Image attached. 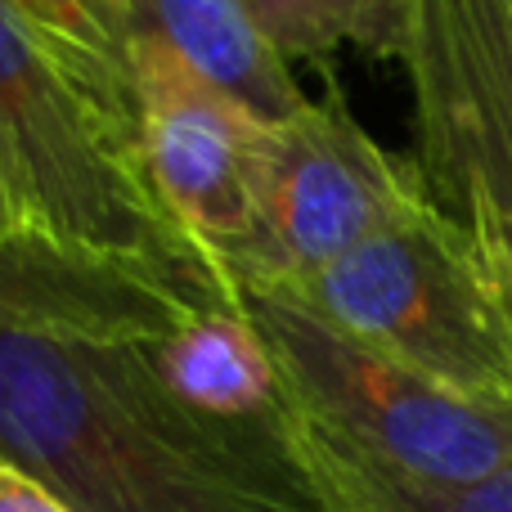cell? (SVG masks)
Wrapping results in <instances>:
<instances>
[{
  "mask_svg": "<svg viewBox=\"0 0 512 512\" xmlns=\"http://www.w3.org/2000/svg\"><path fill=\"white\" fill-rule=\"evenodd\" d=\"M0 459L77 512H333L297 414H194L131 342L63 328H0Z\"/></svg>",
  "mask_w": 512,
  "mask_h": 512,
  "instance_id": "6da1fadb",
  "label": "cell"
},
{
  "mask_svg": "<svg viewBox=\"0 0 512 512\" xmlns=\"http://www.w3.org/2000/svg\"><path fill=\"white\" fill-rule=\"evenodd\" d=\"M279 283V279H261ZM328 324L400 364L512 409V319L477 239L436 203L283 283Z\"/></svg>",
  "mask_w": 512,
  "mask_h": 512,
  "instance_id": "277c9868",
  "label": "cell"
},
{
  "mask_svg": "<svg viewBox=\"0 0 512 512\" xmlns=\"http://www.w3.org/2000/svg\"><path fill=\"white\" fill-rule=\"evenodd\" d=\"M477 248H481V256H486L490 270L512 279V234H504V239H495V243H477Z\"/></svg>",
  "mask_w": 512,
  "mask_h": 512,
  "instance_id": "2e32d148",
  "label": "cell"
},
{
  "mask_svg": "<svg viewBox=\"0 0 512 512\" xmlns=\"http://www.w3.org/2000/svg\"><path fill=\"white\" fill-rule=\"evenodd\" d=\"M131 346L194 414L221 423H274L297 414L279 360L243 310H203L167 333L135 337Z\"/></svg>",
  "mask_w": 512,
  "mask_h": 512,
  "instance_id": "ba28073f",
  "label": "cell"
},
{
  "mask_svg": "<svg viewBox=\"0 0 512 512\" xmlns=\"http://www.w3.org/2000/svg\"><path fill=\"white\" fill-rule=\"evenodd\" d=\"M301 450H306V463H310V472H315L319 490H324V499H328L333 512H387L369 490L360 486V481H355V472L346 468V463L337 459V454L328 450L306 423H301Z\"/></svg>",
  "mask_w": 512,
  "mask_h": 512,
  "instance_id": "4fadbf2b",
  "label": "cell"
},
{
  "mask_svg": "<svg viewBox=\"0 0 512 512\" xmlns=\"http://www.w3.org/2000/svg\"><path fill=\"white\" fill-rule=\"evenodd\" d=\"M499 288H504V306H508V319H512V279H504V274H495Z\"/></svg>",
  "mask_w": 512,
  "mask_h": 512,
  "instance_id": "e0dca14e",
  "label": "cell"
},
{
  "mask_svg": "<svg viewBox=\"0 0 512 512\" xmlns=\"http://www.w3.org/2000/svg\"><path fill=\"white\" fill-rule=\"evenodd\" d=\"M126 14L135 41L176 54L256 122L279 126L310 104L292 63L261 36L243 0H126Z\"/></svg>",
  "mask_w": 512,
  "mask_h": 512,
  "instance_id": "9c48e42d",
  "label": "cell"
},
{
  "mask_svg": "<svg viewBox=\"0 0 512 512\" xmlns=\"http://www.w3.org/2000/svg\"><path fill=\"white\" fill-rule=\"evenodd\" d=\"M306 423V418H301ZM310 427V423H306ZM346 468L355 472L364 490L378 499L387 512H512V463L499 468L495 477L486 481H472V486H414V481H400V477H387V472L369 468L364 459H355L351 450H342L337 441H328L319 427H310Z\"/></svg>",
  "mask_w": 512,
  "mask_h": 512,
  "instance_id": "7c38bea8",
  "label": "cell"
},
{
  "mask_svg": "<svg viewBox=\"0 0 512 512\" xmlns=\"http://www.w3.org/2000/svg\"><path fill=\"white\" fill-rule=\"evenodd\" d=\"M0 153L41 239L131 265L198 310H239L234 283L144 185L135 126L63 63L18 0H0Z\"/></svg>",
  "mask_w": 512,
  "mask_h": 512,
  "instance_id": "7a4b0ae2",
  "label": "cell"
},
{
  "mask_svg": "<svg viewBox=\"0 0 512 512\" xmlns=\"http://www.w3.org/2000/svg\"><path fill=\"white\" fill-rule=\"evenodd\" d=\"M45 32V41L63 54L72 72L104 99L113 113L135 126L131 95V14L126 0H18Z\"/></svg>",
  "mask_w": 512,
  "mask_h": 512,
  "instance_id": "8fae6325",
  "label": "cell"
},
{
  "mask_svg": "<svg viewBox=\"0 0 512 512\" xmlns=\"http://www.w3.org/2000/svg\"><path fill=\"white\" fill-rule=\"evenodd\" d=\"M18 234H36V230L23 212V198H18L14 176H9V167H5V153H0V243L18 239Z\"/></svg>",
  "mask_w": 512,
  "mask_h": 512,
  "instance_id": "9a60e30c",
  "label": "cell"
},
{
  "mask_svg": "<svg viewBox=\"0 0 512 512\" xmlns=\"http://www.w3.org/2000/svg\"><path fill=\"white\" fill-rule=\"evenodd\" d=\"M256 194L279 283L324 270L432 203L414 162L382 149L337 90L265 126Z\"/></svg>",
  "mask_w": 512,
  "mask_h": 512,
  "instance_id": "52a82bcc",
  "label": "cell"
},
{
  "mask_svg": "<svg viewBox=\"0 0 512 512\" xmlns=\"http://www.w3.org/2000/svg\"><path fill=\"white\" fill-rule=\"evenodd\" d=\"M283 59H328L333 50L405 63L418 0H243Z\"/></svg>",
  "mask_w": 512,
  "mask_h": 512,
  "instance_id": "30bf717a",
  "label": "cell"
},
{
  "mask_svg": "<svg viewBox=\"0 0 512 512\" xmlns=\"http://www.w3.org/2000/svg\"><path fill=\"white\" fill-rule=\"evenodd\" d=\"M0 512H77L54 486L32 477L27 468L0 459Z\"/></svg>",
  "mask_w": 512,
  "mask_h": 512,
  "instance_id": "5bb4252c",
  "label": "cell"
},
{
  "mask_svg": "<svg viewBox=\"0 0 512 512\" xmlns=\"http://www.w3.org/2000/svg\"><path fill=\"white\" fill-rule=\"evenodd\" d=\"M405 72L427 198L477 243L512 234V0H418Z\"/></svg>",
  "mask_w": 512,
  "mask_h": 512,
  "instance_id": "5b68a950",
  "label": "cell"
},
{
  "mask_svg": "<svg viewBox=\"0 0 512 512\" xmlns=\"http://www.w3.org/2000/svg\"><path fill=\"white\" fill-rule=\"evenodd\" d=\"M310 427L387 477L472 486L512 463V409L463 396L328 324L283 283H234Z\"/></svg>",
  "mask_w": 512,
  "mask_h": 512,
  "instance_id": "3957f363",
  "label": "cell"
},
{
  "mask_svg": "<svg viewBox=\"0 0 512 512\" xmlns=\"http://www.w3.org/2000/svg\"><path fill=\"white\" fill-rule=\"evenodd\" d=\"M131 95L144 185L171 225L230 283L270 279L256 194L265 122L153 41L131 50Z\"/></svg>",
  "mask_w": 512,
  "mask_h": 512,
  "instance_id": "8992f818",
  "label": "cell"
}]
</instances>
